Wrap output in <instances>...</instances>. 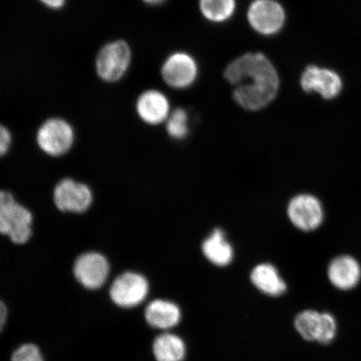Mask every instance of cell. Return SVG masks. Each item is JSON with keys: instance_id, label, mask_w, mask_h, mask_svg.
Returning <instances> with one entry per match:
<instances>
[{"instance_id": "6da1fadb", "label": "cell", "mask_w": 361, "mask_h": 361, "mask_svg": "<svg viewBox=\"0 0 361 361\" xmlns=\"http://www.w3.org/2000/svg\"><path fill=\"white\" fill-rule=\"evenodd\" d=\"M224 78L234 87L233 98L239 106L256 111L269 105L279 89L278 72L262 53H247L229 63Z\"/></svg>"}, {"instance_id": "7a4b0ae2", "label": "cell", "mask_w": 361, "mask_h": 361, "mask_svg": "<svg viewBox=\"0 0 361 361\" xmlns=\"http://www.w3.org/2000/svg\"><path fill=\"white\" fill-rule=\"evenodd\" d=\"M33 216L18 203L10 192L0 193V232L16 245H24L32 235Z\"/></svg>"}, {"instance_id": "3957f363", "label": "cell", "mask_w": 361, "mask_h": 361, "mask_svg": "<svg viewBox=\"0 0 361 361\" xmlns=\"http://www.w3.org/2000/svg\"><path fill=\"white\" fill-rule=\"evenodd\" d=\"M295 328L307 341H315L322 345L331 343L336 336L337 322L331 314L305 310L298 314Z\"/></svg>"}, {"instance_id": "277c9868", "label": "cell", "mask_w": 361, "mask_h": 361, "mask_svg": "<svg viewBox=\"0 0 361 361\" xmlns=\"http://www.w3.org/2000/svg\"><path fill=\"white\" fill-rule=\"evenodd\" d=\"M287 215L291 224L300 231L313 232L324 222V207L312 194L300 193L288 202Z\"/></svg>"}, {"instance_id": "5b68a950", "label": "cell", "mask_w": 361, "mask_h": 361, "mask_svg": "<svg viewBox=\"0 0 361 361\" xmlns=\"http://www.w3.org/2000/svg\"><path fill=\"white\" fill-rule=\"evenodd\" d=\"M130 56L128 44L123 40L105 45L97 58L98 75L109 82L119 80L128 69Z\"/></svg>"}, {"instance_id": "8992f818", "label": "cell", "mask_w": 361, "mask_h": 361, "mask_svg": "<svg viewBox=\"0 0 361 361\" xmlns=\"http://www.w3.org/2000/svg\"><path fill=\"white\" fill-rule=\"evenodd\" d=\"M247 20L256 32L273 35L282 30L286 23V12L275 0H255L248 8Z\"/></svg>"}, {"instance_id": "52a82bcc", "label": "cell", "mask_w": 361, "mask_h": 361, "mask_svg": "<svg viewBox=\"0 0 361 361\" xmlns=\"http://www.w3.org/2000/svg\"><path fill=\"white\" fill-rule=\"evenodd\" d=\"M36 140L44 153L52 157H60L66 154L71 148L74 133L66 121L49 119L40 126Z\"/></svg>"}, {"instance_id": "ba28073f", "label": "cell", "mask_w": 361, "mask_h": 361, "mask_svg": "<svg viewBox=\"0 0 361 361\" xmlns=\"http://www.w3.org/2000/svg\"><path fill=\"white\" fill-rule=\"evenodd\" d=\"M149 284L142 274L126 272L115 279L110 288V297L121 308H133L142 303L148 295Z\"/></svg>"}, {"instance_id": "9c48e42d", "label": "cell", "mask_w": 361, "mask_h": 361, "mask_svg": "<svg viewBox=\"0 0 361 361\" xmlns=\"http://www.w3.org/2000/svg\"><path fill=\"white\" fill-rule=\"evenodd\" d=\"M54 201L61 212L81 214L92 204V192L87 185L66 178L56 185L54 190Z\"/></svg>"}, {"instance_id": "30bf717a", "label": "cell", "mask_w": 361, "mask_h": 361, "mask_svg": "<svg viewBox=\"0 0 361 361\" xmlns=\"http://www.w3.org/2000/svg\"><path fill=\"white\" fill-rule=\"evenodd\" d=\"M300 85L306 93H318L326 100L338 97L343 88L341 78L336 71L317 66L306 67Z\"/></svg>"}, {"instance_id": "8fae6325", "label": "cell", "mask_w": 361, "mask_h": 361, "mask_svg": "<svg viewBox=\"0 0 361 361\" xmlns=\"http://www.w3.org/2000/svg\"><path fill=\"white\" fill-rule=\"evenodd\" d=\"M107 259L98 252H87L80 255L74 264V274L81 286L88 290H97L103 286L109 275Z\"/></svg>"}, {"instance_id": "7c38bea8", "label": "cell", "mask_w": 361, "mask_h": 361, "mask_svg": "<svg viewBox=\"0 0 361 361\" xmlns=\"http://www.w3.org/2000/svg\"><path fill=\"white\" fill-rule=\"evenodd\" d=\"M161 75L169 87L176 89L187 88L197 79V63L187 53H174L166 59L162 66Z\"/></svg>"}, {"instance_id": "4fadbf2b", "label": "cell", "mask_w": 361, "mask_h": 361, "mask_svg": "<svg viewBox=\"0 0 361 361\" xmlns=\"http://www.w3.org/2000/svg\"><path fill=\"white\" fill-rule=\"evenodd\" d=\"M327 274L334 287L342 291H349L357 286L361 281V266L354 257L341 255L329 263Z\"/></svg>"}, {"instance_id": "5bb4252c", "label": "cell", "mask_w": 361, "mask_h": 361, "mask_svg": "<svg viewBox=\"0 0 361 361\" xmlns=\"http://www.w3.org/2000/svg\"><path fill=\"white\" fill-rule=\"evenodd\" d=\"M170 105L168 98L158 90H151L140 96L137 102V114L143 121L158 125L169 118Z\"/></svg>"}, {"instance_id": "9a60e30c", "label": "cell", "mask_w": 361, "mask_h": 361, "mask_svg": "<svg viewBox=\"0 0 361 361\" xmlns=\"http://www.w3.org/2000/svg\"><path fill=\"white\" fill-rule=\"evenodd\" d=\"M250 281L264 295L278 297L287 290V284L276 267L269 263L256 265L250 273Z\"/></svg>"}, {"instance_id": "2e32d148", "label": "cell", "mask_w": 361, "mask_h": 361, "mask_svg": "<svg viewBox=\"0 0 361 361\" xmlns=\"http://www.w3.org/2000/svg\"><path fill=\"white\" fill-rule=\"evenodd\" d=\"M202 251L205 258L218 267H226L233 260V247L221 228H215L203 241Z\"/></svg>"}, {"instance_id": "e0dca14e", "label": "cell", "mask_w": 361, "mask_h": 361, "mask_svg": "<svg viewBox=\"0 0 361 361\" xmlns=\"http://www.w3.org/2000/svg\"><path fill=\"white\" fill-rule=\"evenodd\" d=\"M145 318L147 322L153 328L170 329L180 323L182 312L179 306L173 302L156 300L147 306Z\"/></svg>"}, {"instance_id": "ac0fdd59", "label": "cell", "mask_w": 361, "mask_h": 361, "mask_svg": "<svg viewBox=\"0 0 361 361\" xmlns=\"http://www.w3.org/2000/svg\"><path fill=\"white\" fill-rule=\"evenodd\" d=\"M153 353L157 361H183L187 347L182 338L171 333H164L155 338Z\"/></svg>"}, {"instance_id": "d6986e66", "label": "cell", "mask_w": 361, "mask_h": 361, "mask_svg": "<svg viewBox=\"0 0 361 361\" xmlns=\"http://www.w3.org/2000/svg\"><path fill=\"white\" fill-rule=\"evenodd\" d=\"M235 0H200V11L207 20L227 21L235 12Z\"/></svg>"}, {"instance_id": "ffe728a7", "label": "cell", "mask_w": 361, "mask_h": 361, "mask_svg": "<svg viewBox=\"0 0 361 361\" xmlns=\"http://www.w3.org/2000/svg\"><path fill=\"white\" fill-rule=\"evenodd\" d=\"M166 130L170 137L182 140L188 134V113L182 108L176 109L169 116L166 123Z\"/></svg>"}, {"instance_id": "44dd1931", "label": "cell", "mask_w": 361, "mask_h": 361, "mask_svg": "<svg viewBox=\"0 0 361 361\" xmlns=\"http://www.w3.org/2000/svg\"><path fill=\"white\" fill-rule=\"evenodd\" d=\"M11 361H44V360L37 346L33 344H25L13 352Z\"/></svg>"}, {"instance_id": "7402d4cb", "label": "cell", "mask_w": 361, "mask_h": 361, "mask_svg": "<svg viewBox=\"0 0 361 361\" xmlns=\"http://www.w3.org/2000/svg\"><path fill=\"white\" fill-rule=\"evenodd\" d=\"M0 140H1V142H0V153L4 156L10 149L11 135L8 130L3 126L0 128Z\"/></svg>"}, {"instance_id": "603a6c76", "label": "cell", "mask_w": 361, "mask_h": 361, "mask_svg": "<svg viewBox=\"0 0 361 361\" xmlns=\"http://www.w3.org/2000/svg\"><path fill=\"white\" fill-rule=\"evenodd\" d=\"M40 2L43 3L45 6L51 8H61L64 6L66 0H40Z\"/></svg>"}, {"instance_id": "cb8c5ba5", "label": "cell", "mask_w": 361, "mask_h": 361, "mask_svg": "<svg viewBox=\"0 0 361 361\" xmlns=\"http://www.w3.org/2000/svg\"><path fill=\"white\" fill-rule=\"evenodd\" d=\"M0 324H1V329L4 328L7 319V309L6 305L1 302V308H0Z\"/></svg>"}, {"instance_id": "d4e9b609", "label": "cell", "mask_w": 361, "mask_h": 361, "mask_svg": "<svg viewBox=\"0 0 361 361\" xmlns=\"http://www.w3.org/2000/svg\"><path fill=\"white\" fill-rule=\"evenodd\" d=\"M143 1L149 4H159L164 2L165 0H143Z\"/></svg>"}]
</instances>
